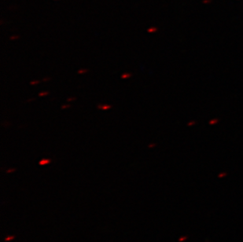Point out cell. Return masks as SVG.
<instances>
[{
	"mask_svg": "<svg viewBox=\"0 0 243 242\" xmlns=\"http://www.w3.org/2000/svg\"><path fill=\"white\" fill-rule=\"evenodd\" d=\"M39 83V80H33V81H31L30 82V84L31 85H37Z\"/></svg>",
	"mask_w": 243,
	"mask_h": 242,
	"instance_id": "obj_6",
	"label": "cell"
},
{
	"mask_svg": "<svg viewBox=\"0 0 243 242\" xmlns=\"http://www.w3.org/2000/svg\"><path fill=\"white\" fill-rule=\"evenodd\" d=\"M18 38H19V36H17H17H11V40H15V39H18Z\"/></svg>",
	"mask_w": 243,
	"mask_h": 242,
	"instance_id": "obj_11",
	"label": "cell"
},
{
	"mask_svg": "<svg viewBox=\"0 0 243 242\" xmlns=\"http://www.w3.org/2000/svg\"><path fill=\"white\" fill-rule=\"evenodd\" d=\"M15 171L14 168H12V169H9L8 171H6V172L7 173H11V172H14Z\"/></svg>",
	"mask_w": 243,
	"mask_h": 242,
	"instance_id": "obj_12",
	"label": "cell"
},
{
	"mask_svg": "<svg viewBox=\"0 0 243 242\" xmlns=\"http://www.w3.org/2000/svg\"><path fill=\"white\" fill-rule=\"evenodd\" d=\"M132 76V73H128V72H125V73H124L123 75H121V76H120V78L122 79V80H126V79H129L131 78Z\"/></svg>",
	"mask_w": 243,
	"mask_h": 242,
	"instance_id": "obj_3",
	"label": "cell"
},
{
	"mask_svg": "<svg viewBox=\"0 0 243 242\" xmlns=\"http://www.w3.org/2000/svg\"><path fill=\"white\" fill-rule=\"evenodd\" d=\"M50 162H51V160H50L48 158H43V159L39 160V165H47V164H50Z\"/></svg>",
	"mask_w": 243,
	"mask_h": 242,
	"instance_id": "obj_2",
	"label": "cell"
},
{
	"mask_svg": "<svg viewBox=\"0 0 243 242\" xmlns=\"http://www.w3.org/2000/svg\"><path fill=\"white\" fill-rule=\"evenodd\" d=\"M35 100V98H31V99H29V100H27V101H34Z\"/></svg>",
	"mask_w": 243,
	"mask_h": 242,
	"instance_id": "obj_13",
	"label": "cell"
},
{
	"mask_svg": "<svg viewBox=\"0 0 243 242\" xmlns=\"http://www.w3.org/2000/svg\"><path fill=\"white\" fill-rule=\"evenodd\" d=\"M97 108L99 109H101V110H109V109H110L112 108V105H102V104H99V105H98Z\"/></svg>",
	"mask_w": 243,
	"mask_h": 242,
	"instance_id": "obj_1",
	"label": "cell"
},
{
	"mask_svg": "<svg viewBox=\"0 0 243 242\" xmlns=\"http://www.w3.org/2000/svg\"><path fill=\"white\" fill-rule=\"evenodd\" d=\"M14 238V236H9V237H6L5 240H6V241H9V240H13Z\"/></svg>",
	"mask_w": 243,
	"mask_h": 242,
	"instance_id": "obj_7",
	"label": "cell"
},
{
	"mask_svg": "<svg viewBox=\"0 0 243 242\" xmlns=\"http://www.w3.org/2000/svg\"><path fill=\"white\" fill-rule=\"evenodd\" d=\"M70 107H71L70 105H63L62 106V109H68V108H70Z\"/></svg>",
	"mask_w": 243,
	"mask_h": 242,
	"instance_id": "obj_8",
	"label": "cell"
},
{
	"mask_svg": "<svg viewBox=\"0 0 243 242\" xmlns=\"http://www.w3.org/2000/svg\"><path fill=\"white\" fill-rule=\"evenodd\" d=\"M88 72V69H87V68H81V69L78 70V74H84L86 73V72Z\"/></svg>",
	"mask_w": 243,
	"mask_h": 242,
	"instance_id": "obj_4",
	"label": "cell"
},
{
	"mask_svg": "<svg viewBox=\"0 0 243 242\" xmlns=\"http://www.w3.org/2000/svg\"><path fill=\"white\" fill-rule=\"evenodd\" d=\"M76 98L75 97H72V98H67V101H72L76 100Z\"/></svg>",
	"mask_w": 243,
	"mask_h": 242,
	"instance_id": "obj_9",
	"label": "cell"
},
{
	"mask_svg": "<svg viewBox=\"0 0 243 242\" xmlns=\"http://www.w3.org/2000/svg\"><path fill=\"white\" fill-rule=\"evenodd\" d=\"M51 79L50 78V77H45V78L43 79V82H47V81H49V80H50Z\"/></svg>",
	"mask_w": 243,
	"mask_h": 242,
	"instance_id": "obj_10",
	"label": "cell"
},
{
	"mask_svg": "<svg viewBox=\"0 0 243 242\" xmlns=\"http://www.w3.org/2000/svg\"><path fill=\"white\" fill-rule=\"evenodd\" d=\"M49 95V91H43V92H40L39 94V97H44V96H47V95Z\"/></svg>",
	"mask_w": 243,
	"mask_h": 242,
	"instance_id": "obj_5",
	"label": "cell"
}]
</instances>
